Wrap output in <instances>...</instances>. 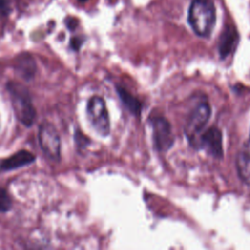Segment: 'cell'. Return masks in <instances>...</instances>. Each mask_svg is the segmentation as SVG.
Listing matches in <instances>:
<instances>
[{
	"instance_id": "cell-2",
	"label": "cell",
	"mask_w": 250,
	"mask_h": 250,
	"mask_svg": "<svg viewBox=\"0 0 250 250\" xmlns=\"http://www.w3.org/2000/svg\"><path fill=\"white\" fill-rule=\"evenodd\" d=\"M11 103L17 119L24 126L30 127L36 118V110L28 90L19 82L10 81L7 83Z\"/></svg>"
},
{
	"instance_id": "cell-9",
	"label": "cell",
	"mask_w": 250,
	"mask_h": 250,
	"mask_svg": "<svg viewBox=\"0 0 250 250\" xmlns=\"http://www.w3.org/2000/svg\"><path fill=\"white\" fill-rule=\"evenodd\" d=\"M235 164L239 178L245 184L250 185V140L245 142L239 148Z\"/></svg>"
},
{
	"instance_id": "cell-11",
	"label": "cell",
	"mask_w": 250,
	"mask_h": 250,
	"mask_svg": "<svg viewBox=\"0 0 250 250\" xmlns=\"http://www.w3.org/2000/svg\"><path fill=\"white\" fill-rule=\"evenodd\" d=\"M237 32L233 26H227L221 34L219 41V53L222 59H226L235 48L237 42Z\"/></svg>"
},
{
	"instance_id": "cell-12",
	"label": "cell",
	"mask_w": 250,
	"mask_h": 250,
	"mask_svg": "<svg viewBox=\"0 0 250 250\" xmlns=\"http://www.w3.org/2000/svg\"><path fill=\"white\" fill-rule=\"evenodd\" d=\"M117 90V94L120 98V100L122 101V103L126 105V107L136 116H139L140 115V112H141V104L140 102L135 98L133 97L129 92H127L124 88L122 87H117L116 88Z\"/></svg>"
},
{
	"instance_id": "cell-5",
	"label": "cell",
	"mask_w": 250,
	"mask_h": 250,
	"mask_svg": "<svg viewBox=\"0 0 250 250\" xmlns=\"http://www.w3.org/2000/svg\"><path fill=\"white\" fill-rule=\"evenodd\" d=\"M39 146L44 154L53 161L61 159V139L52 123L43 122L38 129Z\"/></svg>"
},
{
	"instance_id": "cell-7",
	"label": "cell",
	"mask_w": 250,
	"mask_h": 250,
	"mask_svg": "<svg viewBox=\"0 0 250 250\" xmlns=\"http://www.w3.org/2000/svg\"><path fill=\"white\" fill-rule=\"evenodd\" d=\"M151 128L154 147L159 151L168 150L175 142L170 123L163 117H153Z\"/></svg>"
},
{
	"instance_id": "cell-4",
	"label": "cell",
	"mask_w": 250,
	"mask_h": 250,
	"mask_svg": "<svg viewBox=\"0 0 250 250\" xmlns=\"http://www.w3.org/2000/svg\"><path fill=\"white\" fill-rule=\"evenodd\" d=\"M211 116V106L207 102L198 103L190 111L185 126L186 135L192 145L202 132Z\"/></svg>"
},
{
	"instance_id": "cell-15",
	"label": "cell",
	"mask_w": 250,
	"mask_h": 250,
	"mask_svg": "<svg viewBox=\"0 0 250 250\" xmlns=\"http://www.w3.org/2000/svg\"><path fill=\"white\" fill-rule=\"evenodd\" d=\"M10 3L8 0H0V14L6 16L10 13Z\"/></svg>"
},
{
	"instance_id": "cell-13",
	"label": "cell",
	"mask_w": 250,
	"mask_h": 250,
	"mask_svg": "<svg viewBox=\"0 0 250 250\" xmlns=\"http://www.w3.org/2000/svg\"><path fill=\"white\" fill-rule=\"evenodd\" d=\"M12 207V199L6 189L0 188V212H8Z\"/></svg>"
},
{
	"instance_id": "cell-10",
	"label": "cell",
	"mask_w": 250,
	"mask_h": 250,
	"mask_svg": "<svg viewBox=\"0 0 250 250\" xmlns=\"http://www.w3.org/2000/svg\"><path fill=\"white\" fill-rule=\"evenodd\" d=\"M15 69L21 77L26 81H29L33 78L36 72L35 61L29 54H21L16 59Z\"/></svg>"
},
{
	"instance_id": "cell-8",
	"label": "cell",
	"mask_w": 250,
	"mask_h": 250,
	"mask_svg": "<svg viewBox=\"0 0 250 250\" xmlns=\"http://www.w3.org/2000/svg\"><path fill=\"white\" fill-rule=\"evenodd\" d=\"M35 161V155L25 149H21L18 152L14 153L8 158L3 159L0 162V170L1 171H11L14 169H18L26 165L31 164Z\"/></svg>"
},
{
	"instance_id": "cell-16",
	"label": "cell",
	"mask_w": 250,
	"mask_h": 250,
	"mask_svg": "<svg viewBox=\"0 0 250 250\" xmlns=\"http://www.w3.org/2000/svg\"><path fill=\"white\" fill-rule=\"evenodd\" d=\"M65 23H66V26H67V28H68L69 30H73V29H75V27H76L78 21H77V20L74 19V18H68V19L65 21Z\"/></svg>"
},
{
	"instance_id": "cell-3",
	"label": "cell",
	"mask_w": 250,
	"mask_h": 250,
	"mask_svg": "<svg viewBox=\"0 0 250 250\" xmlns=\"http://www.w3.org/2000/svg\"><path fill=\"white\" fill-rule=\"evenodd\" d=\"M86 112L88 120L96 132L101 136H107L110 132V121L104 99L93 96L88 101Z\"/></svg>"
},
{
	"instance_id": "cell-6",
	"label": "cell",
	"mask_w": 250,
	"mask_h": 250,
	"mask_svg": "<svg viewBox=\"0 0 250 250\" xmlns=\"http://www.w3.org/2000/svg\"><path fill=\"white\" fill-rule=\"evenodd\" d=\"M192 146L204 149L214 158L221 159L223 157V137L217 127H210L205 132L200 133Z\"/></svg>"
},
{
	"instance_id": "cell-17",
	"label": "cell",
	"mask_w": 250,
	"mask_h": 250,
	"mask_svg": "<svg viewBox=\"0 0 250 250\" xmlns=\"http://www.w3.org/2000/svg\"><path fill=\"white\" fill-rule=\"evenodd\" d=\"M82 44V40L78 37H73L71 40H70V46L73 50H78L80 48Z\"/></svg>"
},
{
	"instance_id": "cell-18",
	"label": "cell",
	"mask_w": 250,
	"mask_h": 250,
	"mask_svg": "<svg viewBox=\"0 0 250 250\" xmlns=\"http://www.w3.org/2000/svg\"><path fill=\"white\" fill-rule=\"evenodd\" d=\"M78 1H80V2H85V1H87V0H78Z\"/></svg>"
},
{
	"instance_id": "cell-1",
	"label": "cell",
	"mask_w": 250,
	"mask_h": 250,
	"mask_svg": "<svg viewBox=\"0 0 250 250\" xmlns=\"http://www.w3.org/2000/svg\"><path fill=\"white\" fill-rule=\"evenodd\" d=\"M192 30L201 37H208L216 21L215 7L211 0H192L188 15Z\"/></svg>"
},
{
	"instance_id": "cell-14",
	"label": "cell",
	"mask_w": 250,
	"mask_h": 250,
	"mask_svg": "<svg viewBox=\"0 0 250 250\" xmlns=\"http://www.w3.org/2000/svg\"><path fill=\"white\" fill-rule=\"evenodd\" d=\"M74 140H75L76 146L78 148H83V147H85L89 144V140L80 131H76L75 132Z\"/></svg>"
}]
</instances>
